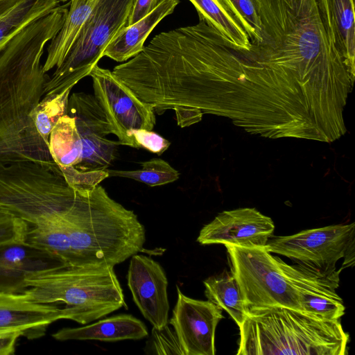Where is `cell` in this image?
Returning a JSON list of instances; mask_svg holds the SVG:
<instances>
[{
  "label": "cell",
  "mask_w": 355,
  "mask_h": 355,
  "mask_svg": "<svg viewBox=\"0 0 355 355\" xmlns=\"http://www.w3.org/2000/svg\"><path fill=\"white\" fill-rule=\"evenodd\" d=\"M168 104L182 128L211 114L269 139L312 140L316 135L302 98L208 25L178 64Z\"/></svg>",
  "instance_id": "1"
},
{
  "label": "cell",
  "mask_w": 355,
  "mask_h": 355,
  "mask_svg": "<svg viewBox=\"0 0 355 355\" xmlns=\"http://www.w3.org/2000/svg\"><path fill=\"white\" fill-rule=\"evenodd\" d=\"M262 41L251 58L313 94L336 117L354 86L352 76L322 25L317 0H254Z\"/></svg>",
  "instance_id": "2"
},
{
  "label": "cell",
  "mask_w": 355,
  "mask_h": 355,
  "mask_svg": "<svg viewBox=\"0 0 355 355\" xmlns=\"http://www.w3.org/2000/svg\"><path fill=\"white\" fill-rule=\"evenodd\" d=\"M68 8L60 4L0 51V162H55L33 114L49 78L42 63L44 47L62 28Z\"/></svg>",
  "instance_id": "3"
},
{
  "label": "cell",
  "mask_w": 355,
  "mask_h": 355,
  "mask_svg": "<svg viewBox=\"0 0 355 355\" xmlns=\"http://www.w3.org/2000/svg\"><path fill=\"white\" fill-rule=\"evenodd\" d=\"M70 264L114 267L141 252L146 231L137 216L100 184L83 186L64 216Z\"/></svg>",
  "instance_id": "4"
},
{
  "label": "cell",
  "mask_w": 355,
  "mask_h": 355,
  "mask_svg": "<svg viewBox=\"0 0 355 355\" xmlns=\"http://www.w3.org/2000/svg\"><path fill=\"white\" fill-rule=\"evenodd\" d=\"M237 355H345L349 335L339 320L286 307L248 311Z\"/></svg>",
  "instance_id": "5"
},
{
  "label": "cell",
  "mask_w": 355,
  "mask_h": 355,
  "mask_svg": "<svg viewBox=\"0 0 355 355\" xmlns=\"http://www.w3.org/2000/svg\"><path fill=\"white\" fill-rule=\"evenodd\" d=\"M24 282L29 299L58 305L62 319L80 324L127 309L114 267L62 264L28 274Z\"/></svg>",
  "instance_id": "6"
},
{
  "label": "cell",
  "mask_w": 355,
  "mask_h": 355,
  "mask_svg": "<svg viewBox=\"0 0 355 355\" xmlns=\"http://www.w3.org/2000/svg\"><path fill=\"white\" fill-rule=\"evenodd\" d=\"M247 311L273 306L301 311L302 291L309 286L338 283L340 270L302 263L288 265L265 247L225 245Z\"/></svg>",
  "instance_id": "7"
},
{
  "label": "cell",
  "mask_w": 355,
  "mask_h": 355,
  "mask_svg": "<svg viewBox=\"0 0 355 355\" xmlns=\"http://www.w3.org/2000/svg\"><path fill=\"white\" fill-rule=\"evenodd\" d=\"M80 187L69 182L55 162H0V211L30 227L63 217Z\"/></svg>",
  "instance_id": "8"
},
{
  "label": "cell",
  "mask_w": 355,
  "mask_h": 355,
  "mask_svg": "<svg viewBox=\"0 0 355 355\" xmlns=\"http://www.w3.org/2000/svg\"><path fill=\"white\" fill-rule=\"evenodd\" d=\"M135 0H98L77 40L45 85L44 96L59 94L89 76L107 46L125 27Z\"/></svg>",
  "instance_id": "9"
},
{
  "label": "cell",
  "mask_w": 355,
  "mask_h": 355,
  "mask_svg": "<svg viewBox=\"0 0 355 355\" xmlns=\"http://www.w3.org/2000/svg\"><path fill=\"white\" fill-rule=\"evenodd\" d=\"M355 223L334 225L304 230L291 236H275L265 246L270 253L297 263L331 270L345 258L343 266L354 262Z\"/></svg>",
  "instance_id": "10"
},
{
  "label": "cell",
  "mask_w": 355,
  "mask_h": 355,
  "mask_svg": "<svg viewBox=\"0 0 355 355\" xmlns=\"http://www.w3.org/2000/svg\"><path fill=\"white\" fill-rule=\"evenodd\" d=\"M89 76L93 80L94 96L119 144L139 148L127 133L134 129L153 130L156 122L153 107L141 100L112 71L97 64Z\"/></svg>",
  "instance_id": "11"
},
{
  "label": "cell",
  "mask_w": 355,
  "mask_h": 355,
  "mask_svg": "<svg viewBox=\"0 0 355 355\" xmlns=\"http://www.w3.org/2000/svg\"><path fill=\"white\" fill-rule=\"evenodd\" d=\"M67 114L74 118L83 143L82 160L74 168L80 172L107 169L120 144L107 137L112 134V128L94 96L85 92L72 94Z\"/></svg>",
  "instance_id": "12"
},
{
  "label": "cell",
  "mask_w": 355,
  "mask_h": 355,
  "mask_svg": "<svg viewBox=\"0 0 355 355\" xmlns=\"http://www.w3.org/2000/svg\"><path fill=\"white\" fill-rule=\"evenodd\" d=\"M177 293L168 324L177 335L184 355H214L215 332L223 318L222 309L208 300L186 296L178 286Z\"/></svg>",
  "instance_id": "13"
},
{
  "label": "cell",
  "mask_w": 355,
  "mask_h": 355,
  "mask_svg": "<svg viewBox=\"0 0 355 355\" xmlns=\"http://www.w3.org/2000/svg\"><path fill=\"white\" fill-rule=\"evenodd\" d=\"M274 229L272 220L255 208H239L218 214L201 229L197 241L201 245L263 248Z\"/></svg>",
  "instance_id": "14"
},
{
  "label": "cell",
  "mask_w": 355,
  "mask_h": 355,
  "mask_svg": "<svg viewBox=\"0 0 355 355\" xmlns=\"http://www.w3.org/2000/svg\"><path fill=\"white\" fill-rule=\"evenodd\" d=\"M127 281L133 301L153 327L161 329L168 324V280L161 265L147 256L134 254Z\"/></svg>",
  "instance_id": "15"
},
{
  "label": "cell",
  "mask_w": 355,
  "mask_h": 355,
  "mask_svg": "<svg viewBox=\"0 0 355 355\" xmlns=\"http://www.w3.org/2000/svg\"><path fill=\"white\" fill-rule=\"evenodd\" d=\"M60 319L58 305L35 302L23 293L0 292V331H20L28 339L39 338Z\"/></svg>",
  "instance_id": "16"
},
{
  "label": "cell",
  "mask_w": 355,
  "mask_h": 355,
  "mask_svg": "<svg viewBox=\"0 0 355 355\" xmlns=\"http://www.w3.org/2000/svg\"><path fill=\"white\" fill-rule=\"evenodd\" d=\"M66 264L53 255L24 242L0 245V292L21 293L31 273Z\"/></svg>",
  "instance_id": "17"
},
{
  "label": "cell",
  "mask_w": 355,
  "mask_h": 355,
  "mask_svg": "<svg viewBox=\"0 0 355 355\" xmlns=\"http://www.w3.org/2000/svg\"><path fill=\"white\" fill-rule=\"evenodd\" d=\"M317 3L327 36L355 78L354 0H317Z\"/></svg>",
  "instance_id": "18"
},
{
  "label": "cell",
  "mask_w": 355,
  "mask_h": 355,
  "mask_svg": "<svg viewBox=\"0 0 355 355\" xmlns=\"http://www.w3.org/2000/svg\"><path fill=\"white\" fill-rule=\"evenodd\" d=\"M148 336L144 322L129 314L106 318L84 327L63 328L52 335L60 341L96 340L106 342L141 340Z\"/></svg>",
  "instance_id": "19"
},
{
  "label": "cell",
  "mask_w": 355,
  "mask_h": 355,
  "mask_svg": "<svg viewBox=\"0 0 355 355\" xmlns=\"http://www.w3.org/2000/svg\"><path fill=\"white\" fill-rule=\"evenodd\" d=\"M180 0H162L157 6L144 17L124 28L107 46L103 55L123 62L140 53L144 42L155 26L173 12Z\"/></svg>",
  "instance_id": "20"
},
{
  "label": "cell",
  "mask_w": 355,
  "mask_h": 355,
  "mask_svg": "<svg viewBox=\"0 0 355 355\" xmlns=\"http://www.w3.org/2000/svg\"><path fill=\"white\" fill-rule=\"evenodd\" d=\"M97 1L70 0L64 24L47 46V55L43 64L46 72L63 62Z\"/></svg>",
  "instance_id": "21"
},
{
  "label": "cell",
  "mask_w": 355,
  "mask_h": 355,
  "mask_svg": "<svg viewBox=\"0 0 355 355\" xmlns=\"http://www.w3.org/2000/svg\"><path fill=\"white\" fill-rule=\"evenodd\" d=\"M49 150L53 160L60 168L74 167L83 157V143L73 117L61 116L49 138Z\"/></svg>",
  "instance_id": "22"
},
{
  "label": "cell",
  "mask_w": 355,
  "mask_h": 355,
  "mask_svg": "<svg viewBox=\"0 0 355 355\" xmlns=\"http://www.w3.org/2000/svg\"><path fill=\"white\" fill-rule=\"evenodd\" d=\"M208 300L225 311L239 327L248 316L239 285L232 272L211 276L204 282Z\"/></svg>",
  "instance_id": "23"
},
{
  "label": "cell",
  "mask_w": 355,
  "mask_h": 355,
  "mask_svg": "<svg viewBox=\"0 0 355 355\" xmlns=\"http://www.w3.org/2000/svg\"><path fill=\"white\" fill-rule=\"evenodd\" d=\"M64 216L29 227L24 241L70 264L71 246Z\"/></svg>",
  "instance_id": "24"
},
{
  "label": "cell",
  "mask_w": 355,
  "mask_h": 355,
  "mask_svg": "<svg viewBox=\"0 0 355 355\" xmlns=\"http://www.w3.org/2000/svg\"><path fill=\"white\" fill-rule=\"evenodd\" d=\"M189 1L195 7L199 20L217 31L234 49L250 50L251 43L248 35L218 0Z\"/></svg>",
  "instance_id": "25"
},
{
  "label": "cell",
  "mask_w": 355,
  "mask_h": 355,
  "mask_svg": "<svg viewBox=\"0 0 355 355\" xmlns=\"http://www.w3.org/2000/svg\"><path fill=\"white\" fill-rule=\"evenodd\" d=\"M59 0H18L0 17V51L21 30L60 5Z\"/></svg>",
  "instance_id": "26"
},
{
  "label": "cell",
  "mask_w": 355,
  "mask_h": 355,
  "mask_svg": "<svg viewBox=\"0 0 355 355\" xmlns=\"http://www.w3.org/2000/svg\"><path fill=\"white\" fill-rule=\"evenodd\" d=\"M334 284H321L304 288L301 293L302 312L320 318L339 320L345 307Z\"/></svg>",
  "instance_id": "27"
},
{
  "label": "cell",
  "mask_w": 355,
  "mask_h": 355,
  "mask_svg": "<svg viewBox=\"0 0 355 355\" xmlns=\"http://www.w3.org/2000/svg\"><path fill=\"white\" fill-rule=\"evenodd\" d=\"M141 168L133 171L106 169L109 177H121L143 182L150 187L166 184L176 181L180 173L169 163L160 158L142 162Z\"/></svg>",
  "instance_id": "28"
},
{
  "label": "cell",
  "mask_w": 355,
  "mask_h": 355,
  "mask_svg": "<svg viewBox=\"0 0 355 355\" xmlns=\"http://www.w3.org/2000/svg\"><path fill=\"white\" fill-rule=\"evenodd\" d=\"M71 88L51 96H44L35 108L33 119L37 130L49 146L50 133L59 119L67 112Z\"/></svg>",
  "instance_id": "29"
},
{
  "label": "cell",
  "mask_w": 355,
  "mask_h": 355,
  "mask_svg": "<svg viewBox=\"0 0 355 355\" xmlns=\"http://www.w3.org/2000/svg\"><path fill=\"white\" fill-rule=\"evenodd\" d=\"M248 35L251 44L261 42V28L254 0H218Z\"/></svg>",
  "instance_id": "30"
},
{
  "label": "cell",
  "mask_w": 355,
  "mask_h": 355,
  "mask_svg": "<svg viewBox=\"0 0 355 355\" xmlns=\"http://www.w3.org/2000/svg\"><path fill=\"white\" fill-rule=\"evenodd\" d=\"M29 225L24 220L0 211V245L24 242Z\"/></svg>",
  "instance_id": "31"
},
{
  "label": "cell",
  "mask_w": 355,
  "mask_h": 355,
  "mask_svg": "<svg viewBox=\"0 0 355 355\" xmlns=\"http://www.w3.org/2000/svg\"><path fill=\"white\" fill-rule=\"evenodd\" d=\"M152 348L158 354L184 355L173 328L168 324L161 329L153 327Z\"/></svg>",
  "instance_id": "32"
},
{
  "label": "cell",
  "mask_w": 355,
  "mask_h": 355,
  "mask_svg": "<svg viewBox=\"0 0 355 355\" xmlns=\"http://www.w3.org/2000/svg\"><path fill=\"white\" fill-rule=\"evenodd\" d=\"M128 136L134 139L139 148L162 155L170 146L171 142L153 130L134 129L128 132Z\"/></svg>",
  "instance_id": "33"
},
{
  "label": "cell",
  "mask_w": 355,
  "mask_h": 355,
  "mask_svg": "<svg viewBox=\"0 0 355 355\" xmlns=\"http://www.w3.org/2000/svg\"><path fill=\"white\" fill-rule=\"evenodd\" d=\"M162 0H135L128 26L138 21L154 10Z\"/></svg>",
  "instance_id": "34"
},
{
  "label": "cell",
  "mask_w": 355,
  "mask_h": 355,
  "mask_svg": "<svg viewBox=\"0 0 355 355\" xmlns=\"http://www.w3.org/2000/svg\"><path fill=\"white\" fill-rule=\"evenodd\" d=\"M23 336L20 331H13L0 336V355H12L15 352L17 341Z\"/></svg>",
  "instance_id": "35"
},
{
  "label": "cell",
  "mask_w": 355,
  "mask_h": 355,
  "mask_svg": "<svg viewBox=\"0 0 355 355\" xmlns=\"http://www.w3.org/2000/svg\"><path fill=\"white\" fill-rule=\"evenodd\" d=\"M18 0H0V17L8 12Z\"/></svg>",
  "instance_id": "36"
},
{
  "label": "cell",
  "mask_w": 355,
  "mask_h": 355,
  "mask_svg": "<svg viewBox=\"0 0 355 355\" xmlns=\"http://www.w3.org/2000/svg\"><path fill=\"white\" fill-rule=\"evenodd\" d=\"M8 332H10V331H0V336L3 335V334H6Z\"/></svg>",
  "instance_id": "37"
},
{
  "label": "cell",
  "mask_w": 355,
  "mask_h": 355,
  "mask_svg": "<svg viewBox=\"0 0 355 355\" xmlns=\"http://www.w3.org/2000/svg\"><path fill=\"white\" fill-rule=\"evenodd\" d=\"M67 1H69V0H59L60 2H66Z\"/></svg>",
  "instance_id": "38"
}]
</instances>
